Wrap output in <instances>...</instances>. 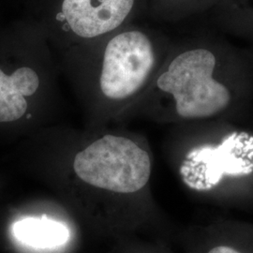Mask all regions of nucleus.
Instances as JSON below:
<instances>
[{
  "mask_svg": "<svg viewBox=\"0 0 253 253\" xmlns=\"http://www.w3.org/2000/svg\"><path fill=\"white\" fill-rule=\"evenodd\" d=\"M14 238L37 251L60 249L71 239L69 228L63 223L45 217H24L11 226Z\"/></svg>",
  "mask_w": 253,
  "mask_h": 253,
  "instance_id": "6e6552de",
  "label": "nucleus"
},
{
  "mask_svg": "<svg viewBox=\"0 0 253 253\" xmlns=\"http://www.w3.org/2000/svg\"><path fill=\"white\" fill-rule=\"evenodd\" d=\"M41 79L30 67H20L11 74L0 69V123L23 118L27 111V97L36 93Z\"/></svg>",
  "mask_w": 253,
  "mask_h": 253,
  "instance_id": "0eeeda50",
  "label": "nucleus"
},
{
  "mask_svg": "<svg viewBox=\"0 0 253 253\" xmlns=\"http://www.w3.org/2000/svg\"><path fill=\"white\" fill-rule=\"evenodd\" d=\"M143 7L146 0H61L57 19L72 36L95 40L128 26Z\"/></svg>",
  "mask_w": 253,
  "mask_h": 253,
  "instance_id": "39448f33",
  "label": "nucleus"
},
{
  "mask_svg": "<svg viewBox=\"0 0 253 253\" xmlns=\"http://www.w3.org/2000/svg\"><path fill=\"white\" fill-rule=\"evenodd\" d=\"M141 100L156 118L180 124L248 118L253 48L213 36L172 44Z\"/></svg>",
  "mask_w": 253,
  "mask_h": 253,
  "instance_id": "f257e3e1",
  "label": "nucleus"
},
{
  "mask_svg": "<svg viewBox=\"0 0 253 253\" xmlns=\"http://www.w3.org/2000/svg\"><path fill=\"white\" fill-rule=\"evenodd\" d=\"M76 175L91 187L119 194L144 190L152 173V160L145 147L124 136L105 135L76 154Z\"/></svg>",
  "mask_w": 253,
  "mask_h": 253,
  "instance_id": "20e7f679",
  "label": "nucleus"
},
{
  "mask_svg": "<svg viewBox=\"0 0 253 253\" xmlns=\"http://www.w3.org/2000/svg\"><path fill=\"white\" fill-rule=\"evenodd\" d=\"M222 0H146V7L159 18L179 21L212 10Z\"/></svg>",
  "mask_w": 253,
  "mask_h": 253,
  "instance_id": "9d476101",
  "label": "nucleus"
},
{
  "mask_svg": "<svg viewBox=\"0 0 253 253\" xmlns=\"http://www.w3.org/2000/svg\"><path fill=\"white\" fill-rule=\"evenodd\" d=\"M247 119L183 124L189 139L178 174L187 189L217 204H253V126Z\"/></svg>",
  "mask_w": 253,
  "mask_h": 253,
  "instance_id": "f03ea898",
  "label": "nucleus"
},
{
  "mask_svg": "<svg viewBox=\"0 0 253 253\" xmlns=\"http://www.w3.org/2000/svg\"><path fill=\"white\" fill-rule=\"evenodd\" d=\"M135 253H170L160 247H144L137 250Z\"/></svg>",
  "mask_w": 253,
  "mask_h": 253,
  "instance_id": "9b49d317",
  "label": "nucleus"
},
{
  "mask_svg": "<svg viewBox=\"0 0 253 253\" xmlns=\"http://www.w3.org/2000/svg\"><path fill=\"white\" fill-rule=\"evenodd\" d=\"M186 253H253V224L217 219L187 234Z\"/></svg>",
  "mask_w": 253,
  "mask_h": 253,
  "instance_id": "423d86ee",
  "label": "nucleus"
},
{
  "mask_svg": "<svg viewBox=\"0 0 253 253\" xmlns=\"http://www.w3.org/2000/svg\"><path fill=\"white\" fill-rule=\"evenodd\" d=\"M211 11L221 30L253 42V0H222Z\"/></svg>",
  "mask_w": 253,
  "mask_h": 253,
  "instance_id": "1a4fd4ad",
  "label": "nucleus"
},
{
  "mask_svg": "<svg viewBox=\"0 0 253 253\" xmlns=\"http://www.w3.org/2000/svg\"><path fill=\"white\" fill-rule=\"evenodd\" d=\"M172 43L151 29L126 26L106 41L100 55L99 87L111 101L142 100Z\"/></svg>",
  "mask_w": 253,
  "mask_h": 253,
  "instance_id": "7ed1b4c3",
  "label": "nucleus"
}]
</instances>
